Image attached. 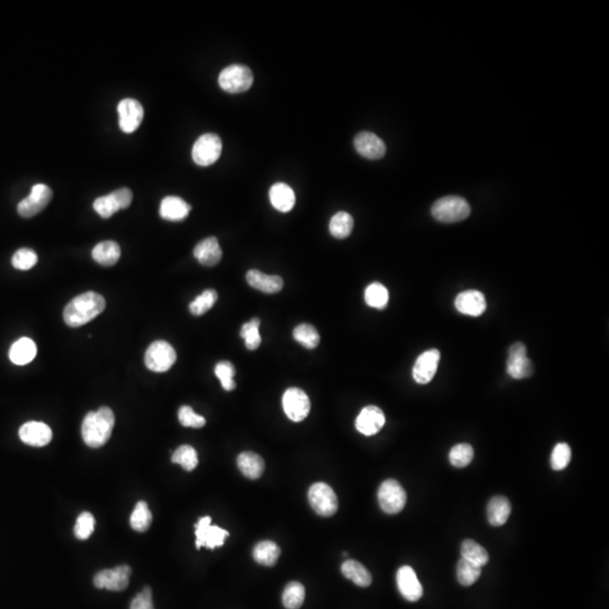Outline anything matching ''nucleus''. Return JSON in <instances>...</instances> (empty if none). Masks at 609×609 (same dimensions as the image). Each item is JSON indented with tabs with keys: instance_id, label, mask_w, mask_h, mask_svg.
<instances>
[{
	"instance_id": "1",
	"label": "nucleus",
	"mask_w": 609,
	"mask_h": 609,
	"mask_svg": "<svg viewBox=\"0 0 609 609\" xmlns=\"http://www.w3.org/2000/svg\"><path fill=\"white\" fill-rule=\"evenodd\" d=\"M106 303L104 297L94 291L81 293L70 301L64 311V320L70 328H81L103 313Z\"/></svg>"
},
{
	"instance_id": "2",
	"label": "nucleus",
	"mask_w": 609,
	"mask_h": 609,
	"mask_svg": "<svg viewBox=\"0 0 609 609\" xmlns=\"http://www.w3.org/2000/svg\"><path fill=\"white\" fill-rule=\"evenodd\" d=\"M114 423V413L108 406H103L96 412H89L81 424L84 443L91 448H100L110 439Z\"/></svg>"
},
{
	"instance_id": "3",
	"label": "nucleus",
	"mask_w": 609,
	"mask_h": 609,
	"mask_svg": "<svg viewBox=\"0 0 609 609\" xmlns=\"http://www.w3.org/2000/svg\"><path fill=\"white\" fill-rule=\"evenodd\" d=\"M431 213L441 223H458L470 215V206L460 196H443L433 203Z\"/></svg>"
},
{
	"instance_id": "4",
	"label": "nucleus",
	"mask_w": 609,
	"mask_h": 609,
	"mask_svg": "<svg viewBox=\"0 0 609 609\" xmlns=\"http://www.w3.org/2000/svg\"><path fill=\"white\" fill-rule=\"evenodd\" d=\"M254 77L246 66L231 65L223 68L218 78L219 86L231 94L244 93L252 87Z\"/></svg>"
},
{
	"instance_id": "5",
	"label": "nucleus",
	"mask_w": 609,
	"mask_h": 609,
	"mask_svg": "<svg viewBox=\"0 0 609 609\" xmlns=\"http://www.w3.org/2000/svg\"><path fill=\"white\" fill-rule=\"evenodd\" d=\"M223 151V143L216 134H204L198 138L192 148V158L199 166L215 164Z\"/></svg>"
},
{
	"instance_id": "6",
	"label": "nucleus",
	"mask_w": 609,
	"mask_h": 609,
	"mask_svg": "<svg viewBox=\"0 0 609 609\" xmlns=\"http://www.w3.org/2000/svg\"><path fill=\"white\" fill-rule=\"evenodd\" d=\"M176 361V352L168 342L158 340L148 348L145 355L146 367L155 373L169 371Z\"/></svg>"
},
{
	"instance_id": "7",
	"label": "nucleus",
	"mask_w": 609,
	"mask_h": 609,
	"mask_svg": "<svg viewBox=\"0 0 609 609\" xmlns=\"http://www.w3.org/2000/svg\"><path fill=\"white\" fill-rule=\"evenodd\" d=\"M308 501L315 513L323 517H331L338 511V497L328 484H313L309 488Z\"/></svg>"
},
{
	"instance_id": "8",
	"label": "nucleus",
	"mask_w": 609,
	"mask_h": 609,
	"mask_svg": "<svg viewBox=\"0 0 609 609\" xmlns=\"http://www.w3.org/2000/svg\"><path fill=\"white\" fill-rule=\"evenodd\" d=\"M406 492L398 480H387L378 490V502L381 510L388 515L401 513L406 505Z\"/></svg>"
},
{
	"instance_id": "9",
	"label": "nucleus",
	"mask_w": 609,
	"mask_h": 609,
	"mask_svg": "<svg viewBox=\"0 0 609 609\" xmlns=\"http://www.w3.org/2000/svg\"><path fill=\"white\" fill-rule=\"evenodd\" d=\"M134 194L128 188H119L108 196H100L93 203L95 211L104 218L112 217L119 210L126 209L131 204Z\"/></svg>"
},
{
	"instance_id": "10",
	"label": "nucleus",
	"mask_w": 609,
	"mask_h": 609,
	"mask_svg": "<svg viewBox=\"0 0 609 609\" xmlns=\"http://www.w3.org/2000/svg\"><path fill=\"white\" fill-rule=\"evenodd\" d=\"M282 406L286 416L293 422H301L306 419L311 411L308 396L297 387H291L286 391L282 398Z\"/></svg>"
},
{
	"instance_id": "11",
	"label": "nucleus",
	"mask_w": 609,
	"mask_h": 609,
	"mask_svg": "<svg viewBox=\"0 0 609 609\" xmlns=\"http://www.w3.org/2000/svg\"><path fill=\"white\" fill-rule=\"evenodd\" d=\"M196 548H207L210 550L225 544L226 537L229 533L218 526H212L209 515L202 517L196 523Z\"/></svg>"
},
{
	"instance_id": "12",
	"label": "nucleus",
	"mask_w": 609,
	"mask_h": 609,
	"mask_svg": "<svg viewBox=\"0 0 609 609\" xmlns=\"http://www.w3.org/2000/svg\"><path fill=\"white\" fill-rule=\"evenodd\" d=\"M507 373L515 379L530 377L534 373L532 360L527 357L526 346L520 342L510 346L507 360Z\"/></svg>"
},
{
	"instance_id": "13",
	"label": "nucleus",
	"mask_w": 609,
	"mask_h": 609,
	"mask_svg": "<svg viewBox=\"0 0 609 609\" xmlns=\"http://www.w3.org/2000/svg\"><path fill=\"white\" fill-rule=\"evenodd\" d=\"M52 199V190L46 184H35L30 196L19 202L17 211L24 218L34 217L42 211Z\"/></svg>"
},
{
	"instance_id": "14",
	"label": "nucleus",
	"mask_w": 609,
	"mask_h": 609,
	"mask_svg": "<svg viewBox=\"0 0 609 609\" xmlns=\"http://www.w3.org/2000/svg\"><path fill=\"white\" fill-rule=\"evenodd\" d=\"M131 568L129 565L116 566L114 569L102 570L94 577L95 587L111 591H124L129 585Z\"/></svg>"
},
{
	"instance_id": "15",
	"label": "nucleus",
	"mask_w": 609,
	"mask_h": 609,
	"mask_svg": "<svg viewBox=\"0 0 609 609\" xmlns=\"http://www.w3.org/2000/svg\"><path fill=\"white\" fill-rule=\"evenodd\" d=\"M119 126L124 134H132L144 120V108L137 100L124 99L118 105Z\"/></svg>"
},
{
	"instance_id": "16",
	"label": "nucleus",
	"mask_w": 609,
	"mask_h": 609,
	"mask_svg": "<svg viewBox=\"0 0 609 609\" xmlns=\"http://www.w3.org/2000/svg\"><path fill=\"white\" fill-rule=\"evenodd\" d=\"M441 352L437 349H430L423 352L413 366L414 381L418 384L426 385L433 379L441 363Z\"/></svg>"
},
{
	"instance_id": "17",
	"label": "nucleus",
	"mask_w": 609,
	"mask_h": 609,
	"mask_svg": "<svg viewBox=\"0 0 609 609\" xmlns=\"http://www.w3.org/2000/svg\"><path fill=\"white\" fill-rule=\"evenodd\" d=\"M396 583L401 595L411 603L419 600L423 595L421 583L411 566L404 565L400 568L396 575Z\"/></svg>"
},
{
	"instance_id": "18",
	"label": "nucleus",
	"mask_w": 609,
	"mask_h": 609,
	"mask_svg": "<svg viewBox=\"0 0 609 609\" xmlns=\"http://www.w3.org/2000/svg\"><path fill=\"white\" fill-rule=\"evenodd\" d=\"M356 151L367 159H381L386 153V145L373 132H359L355 137Z\"/></svg>"
},
{
	"instance_id": "19",
	"label": "nucleus",
	"mask_w": 609,
	"mask_h": 609,
	"mask_svg": "<svg viewBox=\"0 0 609 609\" xmlns=\"http://www.w3.org/2000/svg\"><path fill=\"white\" fill-rule=\"evenodd\" d=\"M19 435L23 443L32 447H44L52 441L51 428L44 422H26L19 429Z\"/></svg>"
},
{
	"instance_id": "20",
	"label": "nucleus",
	"mask_w": 609,
	"mask_h": 609,
	"mask_svg": "<svg viewBox=\"0 0 609 609\" xmlns=\"http://www.w3.org/2000/svg\"><path fill=\"white\" fill-rule=\"evenodd\" d=\"M385 421L384 412L378 406H366L356 420V428L363 435L373 436L384 427Z\"/></svg>"
},
{
	"instance_id": "21",
	"label": "nucleus",
	"mask_w": 609,
	"mask_h": 609,
	"mask_svg": "<svg viewBox=\"0 0 609 609\" xmlns=\"http://www.w3.org/2000/svg\"><path fill=\"white\" fill-rule=\"evenodd\" d=\"M486 306L485 297L478 290H467L459 293L455 299L457 311L468 316H480L486 311Z\"/></svg>"
},
{
	"instance_id": "22",
	"label": "nucleus",
	"mask_w": 609,
	"mask_h": 609,
	"mask_svg": "<svg viewBox=\"0 0 609 609\" xmlns=\"http://www.w3.org/2000/svg\"><path fill=\"white\" fill-rule=\"evenodd\" d=\"M194 256L204 266H215L223 258V251L216 237H208L194 247Z\"/></svg>"
},
{
	"instance_id": "23",
	"label": "nucleus",
	"mask_w": 609,
	"mask_h": 609,
	"mask_svg": "<svg viewBox=\"0 0 609 609\" xmlns=\"http://www.w3.org/2000/svg\"><path fill=\"white\" fill-rule=\"evenodd\" d=\"M191 206L180 196H169L163 199L159 208V215L168 221H182L188 218Z\"/></svg>"
},
{
	"instance_id": "24",
	"label": "nucleus",
	"mask_w": 609,
	"mask_h": 609,
	"mask_svg": "<svg viewBox=\"0 0 609 609\" xmlns=\"http://www.w3.org/2000/svg\"><path fill=\"white\" fill-rule=\"evenodd\" d=\"M247 283L264 293H277L283 288V280L279 276H268L258 270H250L246 273Z\"/></svg>"
},
{
	"instance_id": "25",
	"label": "nucleus",
	"mask_w": 609,
	"mask_h": 609,
	"mask_svg": "<svg viewBox=\"0 0 609 609\" xmlns=\"http://www.w3.org/2000/svg\"><path fill=\"white\" fill-rule=\"evenodd\" d=\"M268 198L272 206L281 212H289L293 210L296 203V194L293 188L286 183H276L270 188Z\"/></svg>"
},
{
	"instance_id": "26",
	"label": "nucleus",
	"mask_w": 609,
	"mask_h": 609,
	"mask_svg": "<svg viewBox=\"0 0 609 609\" xmlns=\"http://www.w3.org/2000/svg\"><path fill=\"white\" fill-rule=\"evenodd\" d=\"M486 513L488 523H491L492 526H503L511 513V503L507 498L497 495L488 502Z\"/></svg>"
},
{
	"instance_id": "27",
	"label": "nucleus",
	"mask_w": 609,
	"mask_h": 609,
	"mask_svg": "<svg viewBox=\"0 0 609 609\" xmlns=\"http://www.w3.org/2000/svg\"><path fill=\"white\" fill-rule=\"evenodd\" d=\"M36 344L29 338L17 340L9 350V359L17 366H24L30 363L36 356Z\"/></svg>"
},
{
	"instance_id": "28",
	"label": "nucleus",
	"mask_w": 609,
	"mask_h": 609,
	"mask_svg": "<svg viewBox=\"0 0 609 609\" xmlns=\"http://www.w3.org/2000/svg\"><path fill=\"white\" fill-rule=\"evenodd\" d=\"M237 466H238L239 470L251 480H256V478H261L263 474L264 468H266L263 458L253 451H244L239 455L238 458H237Z\"/></svg>"
},
{
	"instance_id": "29",
	"label": "nucleus",
	"mask_w": 609,
	"mask_h": 609,
	"mask_svg": "<svg viewBox=\"0 0 609 609\" xmlns=\"http://www.w3.org/2000/svg\"><path fill=\"white\" fill-rule=\"evenodd\" d=\"M91 256L94 258L95 262L101 264V266H112L118 262L119 258L121 256V248L119 246L118 243L113 242V241H104V242L99 243L93 248Z\"/></svg>"
},
{
	"instance_id": "30",
	"label": "nucleus",
	"mask_w": 609,
	"mask_h": 609,
	"mask_svg": "<svg viewBox=\"0 0 609 609\" xmlns=\"http://www.w3.org/2000/svg\"><path fill=\"white\" fill-rule=\"evenodd\" d=\"M341 571L346 579L351 580L358 587L367 588L373 583L371 572L363 564L355 560H346L341 566Z\"/></svg>"
},
{
	"instance_id": "31",
	"label": "nucleus",
	"mask_w": 609,
	"mask_h": 609,
	"mask_svg": "<svg viewBox=\"0 0 609 609\" xmlns=\"http://www.w3.org/2000/svg\"><path fill=\"white\" fill-rule=\"evenodd\" d=\"M280 548L272 540H263L256 544L253 550V558L261 565L273 566L280 556Z\"/></svg>"
},
{
	"instance_id": "32",
	"label": "nucleus",
	"mask_w": 609,
	"mask_h": 609,
	"mask_svg": "<svg viewBox=\"0 0 609 609\" xmlns=\"http://www.w3.org/2000/svg\"><path fill=\"white\" fill-rule=\"evenodd\" d=\"M353 218L346 211H340L333 216L330 221V233L333 237L344 239L351 235L353 229Z\"/></svg>"
},
{
	"instance_id": "33",
	"label": "nucleus",
	"mask_w": 609,
	"mask_h": 609,
	"mask_svg": "<svg viewBox=\"0 0 609 609\" xmlns=\"http://www.w3.org/2000/svg\"><path fill=\"white\" fill-rule=\"evenodd\" d=\"M482 573V566L473 562L460 558L457 563V580L464 587L474 585Z\"/></svg>"
},
{
	"instance_id": "34",
	"label": "nucleus",
	"mask_w": 609,
	"mask_h": 609,
	"mask_svg": "<svg viewBox=\"0 0 609 609\" xmlns=\"http://www.w3.org/2000/svg\"><path fill=\"white\" fill-rule=\"evenodd\" d=\"M460 553L462 558L473 563L478 564L483 568L488 564L490 556H488V550L482 546V545L476 543L473 540H465L463 542L462 548H460Z\"/></svg>"
},
{
	"instance_id": "35",
	"label": "nucleus",
	"mask_w": 609,
	"mask_h": 609,
	"mask_svg": "<svg viewBox=\"0 0 609 609\" xmlns=\"http://www.w3.org/2000/svg\"><path fill=\"white\" fill-rule=\"evenodd\" d=\"M365 301L369 307L384 309L389 301L388 290L379 282H373L366 288Z\"/></svg>"
},
{
	"instance_id": "36",
	"label": "nucleus",
	"mask_w": 609,
	"mask_h": 609,
	"mask_svg": "<svg viewBox=\"0 0 609 609\" xmlns=\"http://www.w3.org/2000/svg\"><path fill=\"white\" fill-rule=\"evenodd\" d=\"M306 591L301 583L293 581L286 585L282 593V603L287 609H299L305 601Z\"/></svg>"
},
{
	"instance_id": "37",
	"label": "nucleus",
	"mask_w": 609,
	"mask_h": 609,
	"mask_svg": "<svg viewBox=\"0 0 609 609\" xmlns=\"http://www.w3.org/2000/svg\"><path fill=\"white\" fill-rule=\"evenodd\" d=\"M151 521H153V515L147 503L145 501L138 502L130 517V525L132 528L136 532H146L151 527Z\"/></svg>"
},
{
	"instance_id": "38",
	"label": "nucleus",
	"mask_w": 609,
	"mask_h": 609,
	"mask_svg": "<svg viewBox=\"0 0 609 609\" xmlns=\"http://www.w3.org/2000/svg\"><path fill=\"white\" fill-rule=\"evenodd\" d=\"M293 338L296 341L305 346L307 349H315L320 344V334L313 325L301 324L293 330Z\"/></svg>"
},
{
	"instance_id": "39",
	"label": "nucleus",
	"mask_w": 609,
	"mask_h": 609,
	"mask_svg": "<svg viewBox=\"0 0 609 609\" xmlns=\"http://www.w3.org/2000/svg\"><path fill=\"white\" fill-rule=\"evenodd\" d=\"M172 462L174 464L181 465L184 470L191 472L199 464V458H198V453L193 447L183 445L174 451Z\"/></svg>"
},
{
	"instance_id": "40",
	"label": "nucleus",
	"mask_w": 609,
	"mask_h": 609,
	"mask_svg": "<svg viewBox=\"0 0 609 609\" xmlns=\"http://www.w3.org/2000/svg\"><path fill=\"white\" fill-rule=\"evenodd\" d=\"M217 299L218 293L216 290H206L190 303L188 309H190L191 314L194 315V316H201V315L206 314L208 311L215 306Z\"/></svg>"
},
{
	"instance_id": "41",
	"label": "nucleus",
	"mask_w": 609,
	"mask_h": 609,
	"mask_svg": "<svg viewBox=\"0 0 609 609\" xmlns=\"http://www.w3.org/2000/svg\"><path fill=\"white\" fill-rule=\"evenodd\" d=\"M474 449L468 443H458L449 453V462L457 468H464L472 463Z\"/></svg>"
},
{
	"instance_id": "42",
	"label": "nucleus",
	"mask_w": 609,
	"mask_h": 609,
	"mask_svg": "<svg viewBox=\"0 0 609 609\" xmlns=\"http://www.w3.org/2000/svg\"><path fill=\"white\" fill-rule=\"evenodd\" d=\"M260 325L258 318H253L242 326L241 336L244 338L245 346L248 350H256L261 346Z\"/></svg>"
},
{
	"instance_id": "43",
	"label": "nucleus",
	"mask_w": 609,
	"mask_h": 609,
	"mask_svg": "<svg viewBox=\"0 0 609 609\" xmlns=\"http://www.w3.org/2000/svg\"><path fill=\"white\" fill-rule=\"evenodd\" d=\"M215 373L217 378L221 381V386L227 392H231L236 388V383L233 381L235 376V367L229 361H221L215 367Z\"/></svg>"
},
{
	"instance_id": "44",
	"label": "nucleus",
	"mask_w": 609,
	"mask_h": 609,
	"mask_svg": "<svg viewBox=\"0 0 609 609\" xmlns=\"http://www.w3.org/2000/svg\"><path fill=\"white\" fill-rule=\"evenodd\" d=\"M36 263H38V255L31 248H19L11 258L14 268L22 271L30 270Z\"/></svg>"
},
{
	"instance_id": "45",
	"label": "nucleus",
	"mask_w": 609,
	"mask_h": 609,
	"mask_svg": "<svg viewBox=\"0 0 609 609\" xmlns=\"http://www.w3.org/2000/svg\"><path fill=\"white\" fill-rule=\"evenodd\" d=\"M571 462V448L565 443H558L550 456V465L554 470H562Z\"/></svg>"
},
{
	"instance_id": "46",
	"label": "nucleus",
	"mask_w": 609,
	"mask_h": 609,
	"mask_svg": "<svg viewBox=\"0 0 609 609\" xmlns=\"http://www.w3.org/2000/svg\"><path fill=\"white\" fill-rule=\"evenodd\" d=\"M95 519L91 513H83L76 521L74 533L78 540H85L94 532Z\"/></svg>"
},
{
	"instance_id": "47",
	"label": "nucleus",
	"mask_w": 609,
	"mask_h": 609,
	"mask_svg": "<svg viewBox=\"0 0 609 609\" xmlns=\"http://www.w3.org/2000/svg\"><path fill=\"white\" fill-rule=\"evenodd\" d=\"M178 420H180L181 424H182L183 427L200 429V428L206 426V419H204L203 416L196 414V412L192 410V408H190V406H182V408L178 410Z\"/></svg>"
},
{
	"instance_id": "48",
	"label": "nucleus",
	"mask_w": 609,
	"mask_h": 609,
	"mask_svg": "<svg viewBox=\"0 0 609 609\" xmlns=\"http://www.w3.org/2000/svg\"><path fill=\"white\" fill-rule=\"evenodd\" d=\"M130 609H155L151 587H146L141 593L134 597L130 604Z\"/></svg>"
}]
</instances>
